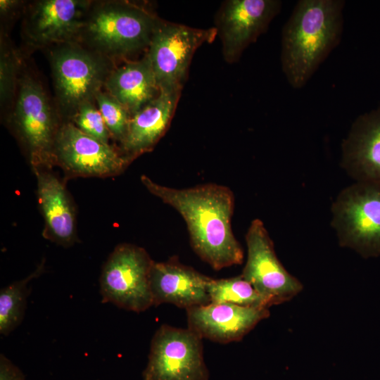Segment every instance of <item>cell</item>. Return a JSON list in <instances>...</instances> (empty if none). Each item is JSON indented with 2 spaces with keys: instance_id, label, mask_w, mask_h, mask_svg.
I'll use <instances>...</instances> for the list:
<instances>
[{
  "instance_id": "1",
  "label": "cell",
  "mask_w": 380,
  "mask_h": 380,
  "mask_svg": "<svg viewBox=\"0 0 380 380\" xmlns=\"http://www.w3.org/2000/svg\"><path fill=\"white\" fill-rule=\"evenodd\" d=\"M142 184L153 196L177 211L185 221L194 252L215 270L241 265L243 251L232 231L234 195L215 183L175 189L142 175Z\"/></svg>"
},
{
  "instance_id": "2",
  "label": "cell",
  "mask_w": 380,
  "mask_h": 380,
  "mask_svg": "<svg viewBox=\"0 0 380 380\" xmlns=\"http://www.w3.org/2000/svg\"><path fill=\"white\" fill-rule=\"evenodd\" d=\"M343 1L300 0L285 25L281 65L290 83L303 87L340 39Z\"/></svg>"
},
{
  "instance_id": "3",
  "label": "cell",
  "mask_w": 380,
  "mask_h": 380,
  "mask_svg": "<svg viewBox=\"0 0 380 380\" xmlns=\"http://www.w3.org/2000/svg\"><path fill=\"white\" fill-rule=\"evenodd\" d=\"M160 19L127 1H92L77 43L113 61L148 49Z\"/></svg>"
},
{
  "instance_id": "4",
  "label": "cell",
  "mask_w": 380,
  "mask_h": 380,
  "mask_svg": "<svg viewBox=\"0 0 380 380\" xmlns=\"http://www.w3.org/2000/svg\"><path fill=\"white\" fill-rule=\"evenodd\" d=\"M49 61L56 108L66 121L71 120L81 105L96 101L115 68L113 61L77 42L51 46Z\"/></svg>"
},
{
  "instance_id": "5",
  "label": "cell",
  "mask_w": 380,
  "mask_h": 380,
  "mask_svg": "<svg viewBox=\"0 0 380 380\" xmlns=\"http://www.w3.org/2000/svg\"><path fill=\"white\" fill-rule=\"evenodd\" d=\"M12 122L34 169L56 163L54 144L61 125L42 84L27 72L19 74Z\"/></svg>"
},
{
  "instance_id": "6",
  "label": "cell",
  "mask_w": 380,
  "mask_h": 380,
  "mask_svg": "<svg viewBox=\"0 0 380 380\" xmlns=\"http://www.w3.org/2000/svg\"><path fill=\"white\" fill-rule=\"evenodd\" d=\"M331 211L341 246L365 258L380 257V182L356 181L341 191Z\"/></svg>"
},
{
  "instance_id": "7",
  "label": "cell",
  "mask_w": 380,
  "mask_h": 380,
  "mask_svg": "<svg viewBox=\"0 0 380 380\" xmlns=\"http://www.w3.org/2000/svg\"><path fill=\"white\" fill-rule=\"evenodd\" d=\"M153 262L141 247L129 243L117 246L102 268L101 302L135 312L153 306L150 277Z\"/></svg>"
},
{
  "instance_id": "8",
  "label": "cell",
  "mask_w": 380,
  "mask_h": 380,
  "mask_svg": "<svg viewBox=\"0 0 380 380\" xmlns=\"http://www.w3.org/2000/svg\"><path fill=\"white\" fill-rule=\"evenodd\" d=\"M217 34L215 27L198 29L160 20L146 54L160 91H181L195 51Z\"/></svg>"
},
{
  "instance_id": "9",
  "label": "cell",
  "mask_w": 380,
  "mask_h": 380,
  "mask_svg": "<svg viewBox=\"0 0 380 380\" xmlns=\"http://www.w3.org/2000/svg\"><path fill=\"white\" fill-rule=\"evenodd\" d=\"M144 380H208L202 338L189 328L161 325L150 346Z\"/></svg>"
},
{
  "instance_id": "10",
  "label": "cell",
  "mask_w": 380,
  "mask_h": 380,
  "mask_svg": "<svg viewBox=\"0 0 380 380\" xmlns=\"http://www.w3.org/2000/svg\"><path fill=\"white\" fill-rule=\"evenodd\" d=\"M247 260L241 276L263 297L268 307L289 301L303 288L279 260L273 242L259 219L246 234Z\"/></svg>"
},
{
  "instance_id": "11",
  "label": "cell",
  "mask_w": 380,
  "mask_h": 380,
  "mask_svg": "<svg viewBox=\"0 0 380 380\" xmlns=\"http://www.w3.org/2000/svg\"><path fill=\"white\" fill-rule=\"evenodd\" d=\"M56 163L75 176L105 177L122 172L132 161L109 144L80 130L72 122L61 123L54 144Z\"/></svg>"
},
{
  "instance_id": "12",
  "label": "cell",
  "mask_w": 380,
  "mask_h": 380,
  "mask_svg": "<svg viewBox=\"0 0 380 380\" xmlns=\"http://www.w3.org/2000/svg\"><path fill=\"white\" fill-rule=\"evenodd\" d=\"M92 1L39 0L25 8L23 37L31 48L77 42Z\"/></svg>"
},
{
  "instance_id": "13",
  "label": "cell",
  "mask_w": 380,
  "mask_h": 380,
  "mask_svg": "<svg viewBox=\"0 0 380 380\" xmlns=\"http://www.w3.org/2000/svg\"><path fill=\"white\" fill-rule=\"evenodd\" d=\"M277 0H229L224 2L216 18V30L228 63L236 61L244 49L263 33L278 13Z\"/></svg>"
},
{
  "instance_id": "14",
  "label": "cell",
  "mask_w": 380,
  "mask_h": 380,
  "mask_svg": "<svg viewBox=\"0 0 380 380\" xmlns=\"http://www.w3.org/2000/svg\"><path fill=\"white\" fill-rule=\"evenodd\" d=\"M188 327L199 337L219 343L240 341L262 320L269 308L210 303L186 310Z\"/></svg>"
},
{
  "instance_id": "15",
  "label": "cell",
  "mask_w": 380,
  "mask_h": 380,
  "mask_svg": "<svg viewBox=\"0 0 380 380\" xmlns=\"http://www.w3.org/2000/svg\"><path fill=\"white\" fill-rule=\"evenodd\" d=\"M210 279L177 258L153 262L150 277L153 306L170 303L187 310L209 304Z\"/></svg>"
},
{
  "instance_id": "16",
  "label": "cell",
  "mask_w": 380,
  "mask_h": 380,
  "mask_svg": "<svg viewBox=\"0 0 380 380\" xmlns=\"http://www.w3.org/2000/svg\"><path fill=\"white\" fill-rule=\"evenodd\" d=\"M341 163L356 181L380 182V107L355 120L342 144Z\"/></svg>"
},
{
  "instance_id": "17",
  "label": "cell",
  "mask_w": 380,
  "mask_h": 380,
  "mask_svg": "<svg viewBox=\"0 0 380 380\" xmlns=\"http://www.w3.org/2000/svg\"><path fill=\"white\" fill-rule=\"evenodd\" d=\"M181 91H160L158 96L131 115L122 153L132 160L149 151L162 137L172 118Z\"/></svg>"
},
{
  "instance_id": "18",
  "label": "cell",
  "mask_w": 380,
  "mask_h": 380,
  "mask_svg": "<svg viewBox=\"0 0 380 380\" xmlns=\"http://www.w3.org/2000/svg\"><path fill=\"white\" fill-rule=\"evenodd\" d=\"M37 198L46 224V238L65 247L75 241L73 208L63 184L52 173L34 169Z\"/></svg>"
},
{
  "instance_id": "19",
  "label": "cell",
  "mask_w": 380,
  "mask_h": 380,
  "mask_svg": "<svg viewBox=\"0 0 380 380\" xmlns=\"http://www.w3.org/2000/svg\"><path fill=\"white\" fill-rule=\"evenodd\" d=\"M104 88L132 115L160 94L151 65L146 55L115 68Z\"/></svg>"
},
{
  "instance_id": "20",
  "label": "cell",
  "mask_w": 380,
  "mask_h": 380,
  "mask_svg": "<svg viewBox=\"0 0 380 380\" xmlns=\"http://www.w3.org/2000/svg\"><path fill=\"white\" fill-rule=\"evenodd\" d=\"M44 271V260L37 269L23 279L1 288L0 291V333L7 336L23 320L27 300L30 293L28 283Z\"/></svg>"
},
{
  "instance_id": "21",
  "label": "cell",
  "mask_w": 380,
  "mask_h": 380,
  "mask_svg": "<svg viewBox=\"0 0 380 380\" xmlns=\"http://www.w3.org/2000/svg\"><path fill=\"white\" fill-rule=\"evenodd\" d=\"M210 303L269 308L263 297L241 274L227 279L210 278L208 284Z\"/></svg>"
},
{
  "instance_id": "22",
  "label": "cell",
  "mask_w": 380,
  "mask_h": 380,
  "mask_svg": "<svg viewBox=\"0 0 380 380\" xmlns=\"http://www.w3.org/2000/svg\"><path fill=\"white\" fill-rule=\"evenodd\" d=\"M96 102L110 137L121 143L127 132L130 114L106 91H101L96 96Z\"/></svg>"
},
{
  "instance_id": "23",
  "label": "cell",
  "mask_w": 380,
  "mask_h": 380,
  "mask_svg": "<svg viewBox=\"0 0 380 380\" xmlns=\"http://www.w3.org/2000/svg\"><path fill=\"white\" fill-rule=\"evenodd\" d=\"M20 62L17 53L8 44L1 43L0 98L1 103H9L16 93Z\"/></svg>"
},
{
  "instance_id": "24",
  "label": "cell",
  "mask_w": 380,
  "mask_h": 380,
  "mask_svg": "<svg viewBox=\"0 0 380 380\" xmlns=\"http://www.w3.org/2000/svg\"><path fill=\"white\" fill-rule=\"evenodd\" d=\"M70 122L87 135L109 144L110 134L94 102H87L81 105Z\"/></svg>"
},
{
  "instance_id": "25",
  "label": "cell",
  "mask_w": 380,
  "mask_h": 380,
  "mask_svg": "<svg viewBox=\"0 0 380 380\" xmlns=\"http://www.w3.org/2000/svg\"><path fill=\"white\" fill-rule=\"evenodd\" d=\"M0 380H25L21 369L3 353L0 355Z\"/></svg>"
},
{
  "instance_id": "26",
  "label": "cell",
  "mask_w": 380,
  "mask_h": 380,
  "mask_svg": "<svg viewBox=\"0 0 380 380\" xmlns=\"http://www.w3.org/2000/svg\"><path fill=\"white\" fill-rule=\"evenodd\" d=\"M24 2L18 0H1L0 1V13L4 18L9 17L22 7Z\"/></svg>"
}]
</instances>
